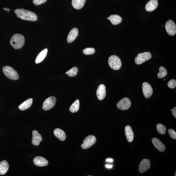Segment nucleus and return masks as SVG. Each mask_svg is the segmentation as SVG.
Listing matches in <instances>:
<instances>
[{
  "mask_svg": "<svg viewBox=\"0 0 176 176\" xmlns=\"http://www.w3.org/2000/svg\"><path fill=\"white\" fill-rule=\"evenodd\" d=\"M15 12L18 17L23 20L35 21L38 19L35 13L27 10L17 9L15 10Z\"/></svg>",
  "mask_w": 176,
  "mask_h": 176,
  "instance_id": "1",
  "label": "nucleus"
},
{
  "mask_svg": "<svg viewBox=\"0 0 176 176\" xmlns=\"http://www.w3.org/2000/svg\"><path fill=\"white\" fill-rule=\"evenodd\" d=\"M24 37L21 34L14 35L10 40V44L15 49H18L22 48L25 43Z\"/></svg>",
  "mask_w": 176,
  "mask_h": 176,
  "instance_id": "2",
  "label": "nucleus"
},
{
  "mask_svg": "<svg viewBox=\"0 0 176 176\" xmlns=\"http://www.w3.org/2000/svg\"><path fill=\"white\" fill-rule=\"evenodd\" d=\"M109 65L114 70H117L121 69L122 62L120 58L116 55H112L109 57L108 59Z\"/></svg>",
  "mask_w": 176,
  "mask_h": 176,
  "instance_id": "3",
  "label": "nucleus"
},
{
  "mask_svg": "<svg viewBox=\"0 0 176 176\" xmlns=\"http://www.w3.org/2000/svg\"><path fill=\"white\" fill-rule=\"evenodd\" d=\"M3 71L5 75L10 79L17 80L19 78L17 72L10 66H4L3 68Z\"/></svg>",
  "mask_w": 176,
  "mask_h": 176,
  "instance_id": "4",
  "label": "nucleus"
},
{
  "mask_svg": "<svg viewBox=\"0 0 176 176\" xmlns=\"http://www.w3.org/2000/svg\"><path fill=\"white\" fill-rule=\"evenodd\" d=\"M151 58V54L150 52H145L140 53L135 58V63L137 64L140 65L150 60Z\"/></svg>",
  "mask_w": 176,
  "mask_h": 176,
  "instance_id": "5",
  "label": "nucleus"
},
{
  "mask_svg": "<svg viewBox=\"0 0 176 176\" xmlns=\"http://www.w3.org/2000/svg\"><path fill=\"white\" fill-rule=\"evenodd\" d=\"M96 142V138L94 136L90 135L87 136L83 141L81 145L82 148L84 149L89 148L94 145Z\"/></svg>",
  "mask_w": 176,
  "mask_h": 176,
  "instance_id": "6",
  "label": "nucleus"
},
{
  "mask_svg": "<svg viewBox=\"0 0 176 176\" xmlns=\"http://www.w3.org/2000/svg\"><path fill=\"white\" fill-rule=\"evenodd\" d=\"M56 102V98L55 97H50L44 101L42 106V109L44 110H49L54 107Z\"/></svg>",
  "mask_w": 176,
  "mask_h": 176,
  "instance_id": "7",
  "label": "nucleus"
},
{
  "mask_svg": "<svg viewBox=\"0 0 176 176\" xmlns=\"http://www.w3.org/2000/svg\"><path fill=\"white\" fill-rule=\"evenodd\" d=\"M131 105V101L127 98H123L117 104V107L122 110H127L130 107Z\"/></svg>",
  "mask_w": 176,
  "mask_h": 176,
  "instance_id": "8",
  "label": "nucleus"
},
{
  "mask_svg": "<svg viewBox=\"0 0 176 176\" xmlns=\"http://www.w3.org/2000/svg\"><path fill=\"white\" fill-rule=\"evenodd\" d=\"M165 28L169 35H175L176 33V26L174 21L171 20H168L165 24Z\"/></svg>",
  "mask_w": 176,
  "mask_h": 176,
  "instance_id": "9",
  "label": "nucleus"
},
{
  "mask_svg": "<svg viewBox=\"0 0 176 176\" xmlns=\"http://www.w3.org/2000/svg\"><path fill=\"white\" fill-rule=\"evenodd\" d=\"M143 94L146 98H149L152 95L153 90L150 84L147 82H144L142 85Z\"/></svg>",
  "mask_w": 176,
  "mask_h": 176,
  "instance_id": "10",
  "label": "nucleus"
},
{
  "mask_svg": "<svg viewBox=\"0 0 176 176\" xmlns=\"http://www.w3.org/2000/svg\"><path fill=\"white\" fill-rule=\"evenodd\" d=\"M151 163L148 159H144L141 161L139 166V171L141 173H143L150 168Z\"/></svg>",
  "mask_w": 176,
  "mask_h": 176,
  "instance_id": "11",
  "label": "nucleus"
},
{
  "mask_svg": "<svg viewBox=\"0 0 176 176\" xmlns=\"http://www.w3.org/2000/svg\"><path fill=\"white\" fill-rule=\"evenodd\" d=\"M96 95L98 99L100 100H102L105 98L106 95V90L105 85L101 84L98 87Z\"/></svg>",
  "mask_w": 176,
  "mask_h": 176,
  "instance_id": "12",
  "label": "nucleus"
},
{
  "mask_svg": "<svg viewBox=\"0 0 176 176\" xmlns=\"http://www.w3.org/2000/svg\"><path fill=\"white\" fill-rule=\"evenodd\" d=\"M33 162L36 166L40 167L46 166L49 164L46 159L40 156L35 157L33 159Z\"/></svg>",
  "mask_w": 176,
  "mask_h": 176,
  "instance_id": "13",
  "label": "nucleus"
},
{
  "mask_svg": "<svg viewBox=\"0 0 176 176\" xmlns=\"http://www.w3.org/2000/svg\"><path fill=\"white\" fill-rule=\"evenodd\" d=\"M79 31L78 28H74L72 29L69 33L67 38V41L69 43L73 42L78 36Z\"/></svg>",
  "mask_w": 176,
  "mask_h": 176,
  "instance_id": "14",
  "label": "nucleus"
},
{
  "mask_svg": "<svg viewBox=\"0 0 176 176\" xmlns=\"http://www.w3.org/2000/svg\"><path fill=\"white\" fill-rule=\"evenodd\" d=\"M152 142L155 147L160 152H163L165 150V146L158 139L154 138L152 139Z\"/></svg>",
  "mask_w": 176,
  "mask_h": 176,
  "instance_id": "15",
  "label": "nucleus"
},
{
  "mask_svg": "<svg viewBox=\"0 0 176 176\" xmlns=\"http://www.w3.org/2000/svg\"><path fill=\"white\" fill-rule=\"evenodd\" d=\"M158 6V2L157 0H150L146 3V11L150 12L155 10Z\"/></svg>",
  "mask_w": 176,
  "mask_h": 176,
  "instance_id": "16",
  "label": "nucleus"
},
{
  "mask_svg": "<svg viewBox=\"0 0 176 176\" xmlns=\"http://www.w3.org/2000/svg\"><path fill=\"white\" fill-rule=\"evenodd\" d=\"M125 134L127 141L129 142H132L134 138V135L131 127L127 126L125 129Z\"/></svg>",
  "mask_w": 176,
  "mask_h": 176,
  "instance_id": "17",
  "label": "nucleus"
},
{
  "mask_svg": "<svg viewBox=\"0 0 176 176\" xmlns=\"http://www.w3.org/2000/svg\"><path fill=\"white\" fill-rule=\"evenodd\" d=\"M33 137L32 143L35 146H38L42 140L41 135L36 130L33 132Z\"/></svg>",
  "mask_w": 176,
  "mask_h": 176,
  "instance_id": "18",
  "label": "nucleus"
},
{
  "mask_svg": "<svg viewBox=\"0 0 176 176\" xmlns=\"http://www.w3.org/2000/svg\"><path fill=\"white\" fill-rule=\"evenodd\" d=\"M54 133L55 137L61 141L65 140L66 136L65 133L63 130L57 128L54 130Z\"/></svg>",
  "mask_w": 176,
  "mask_h": 176,
  "instance_id": "19",
  "label": "nucleus"
},
{
  "mask_svg": "<svg viewBox=\"0 0 176 176\" xmlns=\"http://www.w3.org/2000/svg\"><path fill=\"white\" fill-rule=\"evenodd\" d=\"M9 165L8 163L6 161L0 162V175H4L8 170Z\"/></svg>",
  "mask_w": 176,
  "mask_h": 176,
  "instance_id": "20",
  "label": "nucleus"
},
{
  "mask_svg": "<svg viewBox=\"0 0 176 176\" xmlns=\"http://www.w3.org/2000/svg\"><path fill=\"white\" fill-rule=\"evenodd\" d=\"M33 103V98H29L19 106V108L21 110H25L30 107Z\"/></svg>",
  "mask_w": 176,
  "mask_h": 176,
  "instance_id": "21",
  "label": "nucleus"
},
{
  "mask_svg": "<svg viewBox=\"0 0 176 176\" xmlns=\"http://www.w3.org/2000/svg\"><path fill=\"white\" fill-rule=\"evenodd\" d=\"M86 0H72V4L74 8L80 10L83 8Z\"/></svg>",
  "mask_w": 176,
  "mask_h": 176,
  "instance_id": "22",
  "label": "nucleus"
},
{
  "mask_svg": "<svg viewBox=\"0 0 176 176\" xmlns=\"http://www.w3.org/2000/svg\"><path fill=\"white\" fill-rule=\"evenodd\" d=\"M109 20L114 25H117L121 23L122 21V18L116 15H112L109 17Z\"/></svg>",
  "mask_w": 176,
  "mask_h": 176,
  "instance_id": "23",
  "label": "nucleus"
},
{
  "mask_svg": "<svg viewBox=\"0 0 176 176\" xmlns=\"http://www.w3.org/2000/svg\"><path fill=\"white\" fill-rule=\"evenodd\" d=\"M47 51L48 49H45L39 53L36 57L35 60L36 63L38 64L40 63L44 60L47 55Z\"/></svg>",
  "mask_w": 176,
  "mask_h": 176,
  "instance_id": "24",
  "label": "nucleus"
},
{
  "mask_svg": "<svg viewBox=\"0 0 176 176\" xmlns=\"http://www.w3.org/2000/svg\"><path fill=\"white\" fill-rule=\"evenodd\" d=\"M80 106L79 101L77 100L71 105L70 108V111L71 113H74L76 112L79 110Z\"/></svg>",
  "mask_w": 176,
  "mask_h": 176,
  "instance_id": "25",
  "label": "nucleus"
},
{
  "mask_svg": "<svg viewBox=\"0 0 176 176\" xmlns=\"http://www.w3.org/2000/svg\"><path fill=\"white\" fill-rule=\"evenodd\" d=\"M159 72L158 73V77L159 79L164 78L167 76L168 73L166 68L161 66L159 69Z\"/></svg>",
  "mask_w": 176,
  "mask_h": 176,
  "instance_id": "26",
  "label": "nucleus"
},
{
  "mask_svg": "<svg viewBox=\"0 0 176 176\" xmlns=\"http://www.w3.org/2000/svg\"><path fill=\"white\" fill-rule=\"evenodd\" d=\"M78 71V68L76 67L71 68L70 70L67 71L66 73L69 77H73L76 76Z\"/></svg>",
  "mask_w": 176,
  "mask_h": 176,
  "instance_id": "27",
  "label": "nucleus"
},
{
  "mask_svg": "<svg viewBox=\"0 0 176 176\" xmlns=\"http://www.w3.org/2000/svg\"><path fill=\"white\" fill-rule=\"evenodd\" d=\"M157 130L158 132L162 135H164L166 132V127L164 125L159 123L157 125Z\"/></svg>",
  "mask_w": 176,
  "mask_h": 176,
  "instance_id": "28",
  "label": "nucleus"
},
{
  "mask_svg": "<svg viewBox=\"0 0 176 176\" xmlns=\"http://www.w3.org/2000/svg\"><path fill=\"white\" fill-rule=\"evenodd\" d=\"M82 52L85 55H92L94 54L95 50L94 48H87L84 49Z\"/></svg>",
  "mask_w": 176,
  "mask_h": 176,
  "instance_id": "29",
  "label": "nucleus"
},
{
  "mask_svg": "<svg viewBox=\"0 0 176 176\" xmlns=\"http://www.w3.org/2000/svg\"><path fill=\"white\" fill-rule=\"evenodd\" d=\"M168 86L171 89H174L176 87V81L175 79H172L168 83Z\"/></svg>",
  "mask_w": 176,
  "mask_h": 176,
  "instance_id": "30",
  "label": "nucleus"
},
{
  "mask_svg": "<svg viewBox=\"0 0 176 176\" xmlns=\"http://www.w3.org/2000/svg\"><path fill=\"white\" fill-rule=\"evenodd\" d=\"M168 132L170 137L175 140L176 139V133L174 130L169 129Z\"/></svg>",
  "mask_w": 176,
  "mask_h": 176,
  "instance_id": "31",
  "label": "nucleus"
},
{
  "mask_svg": "<svg viewBox=\"0 0 176 176\" xmlns=\"http://www.w3.org/2000/svg\"><path fill=\"white\" fill-rule=\"evenodd\" d=\"M47 0H33V3L36 5H39L44 3Z\"/></svg>",
  "mask_w": 176,
  "mask_h": 176,
  "instance_id": "32",
  "label": "nucleus"
},
{
  "mask_svg": "<svg viewBox=\"0 0 176 176\" xmlns=\"http://www.w3.org/2000/svg\"><path fill=\"white\" fill-rule=\"evenodd\" d=\"M172 113L173 114V116H174L175 118H176V107H175L174 108H173V110H172Z\"/></svg>",
  "mask_w": 176,
  "mask_h": 176,
  "instance_id": "33",
  "label": "nucleus"
},
{
  "mask_svg": "<svg viewBox=\"0 0 176 176\" xmlns=\"http://www.w3.org/2000/svg\"><path fill=\"white\" fill-rule=\"evenodd\" d=\"M106 167L108 168H112L113 166L111 165L106 164Z\"/></svg>",
  "mask_w": 176,
  "mask_h": 176,
  "instance_id": "34",
  "label": "nucleus"
},
{
  "mask_svg": "<svg viewBox=\"0 0 176 176\" xmlns=\"http://www.w3.org/2000/svg\"><path fill=\"white\" fill-rule=\"evenodd\" d=\"M113 159H106V161L107 162H113Z\"/></svg>",
  "mask_w": 176,
  "mask_h": 176,
  "instance_id": "35",
  "label": "nucleus"
},
{
  "mask_svg": "<svg viewBox=\"0 0 176 176\" xmlns=\"http://www.w3.org/2000/svg\"><path fill=\"white\" fill-rule=\"evenodd\" d=\"M3 9L4 10H6V11H10V10L9 9H8V8H4Z\"/></svg>",
  "mask_w": 176,
  "mask_h": 176,
  "instance_id": "36",
  "label": "nucleus"
},
{
  "mask_svg": "<svg viewBox=\"0 0 176 176\" xmlns=\"http://www.w3.org/2000/svg\"><path fill=\"white\" fill-rule=\"evenodd\" d=\"M176 172H175V176H176Z\"/></svg>",
  "mask_w": 176,
  "mask_h": 176,
  "instance_id": "37",
  "label": "nucleus"
},
{
  "mask_svg": "<svg viewBox=\"0 0 176 176\" xmlns=\"http://www.w3.org/2000/svg\"><path fill=\"white\" fill-rule=\"evenodd\" d=\"M107 18V19H108V20H109V17H108Z\"/></svg>",
  "mask_w": 176,
  "mask_h": 176,
  "instance_id": "38",
  "label": "nucleus"
},
{
  "mask_svg": "<svg viewBox=\"0 0 176 176\" xmlns=\"http://www.w3.org/2000/svg\"><path fill=\"white\" fill-rule=\"evenodd\" d=\"M21 9H22V10H24V9L23 8H21Z\"/></svg>",
  "mask_w": 176,
  "mask_h": 176,
  "instance_id": "39",
  "label": "nucleus"
},
{
  "mask_svg": "<svg viewBox=\"0 0 176 176\" xmlns=\"http://www.w3.org/2000/svg\"><path fill=\"white\" fill-rule=\"evenodd\" d=\"M165 79H164V81H165Z\"/></svg>",
  "mask_w": 176,
  "mask_h": 176,
  "instance_id": "40",
  "label": "nucleus"
}]
</instances>
